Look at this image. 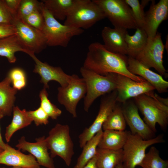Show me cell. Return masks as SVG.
Here are the masks:
<instances>
[{
    "instance_id": "9a60e30c",
    "label": "cell",
    "mask_w": 168,
    "mask_h": 168,
    "mask_svg": "<svg viewBox=\"0 0 168 168\" xmlns=\"http://www.w3.org/2000/svg\"><path fill=\"white\" fill-rule=\"evenodd\" d=\"M35 61L34 72L38 73L41 77L40 82L44 84V88H49V82L51 81L58 82L61 87L66 86L69 82L71 75L65 73L59 67H53L40 60L35 54L30 56Z\"/></svg>"
},
{
    "instance_id": "8fae6325",
    "label": "cell",
    "mask_w": 168,
    "mask_h": 168,
    "mask_svg": "<svg viewBox=\"0 0 168 168\" xmlns=\"http://www.w3.org/2000/svg\"><path fill=\"white\" fill-rule=\"evenodd\" d=\"M12 24L15 27L16 35L18 40L30 53H39L47 46L46 39L42 31L16 17H13Z\"/></svg>"
},
{
    "instance_id": "4dcf8cb0",
    "label": "cell",
    "mask_w": 168,
    "mask_h": 168,
    "mask_svg": "<svg viewBox=\"0 0 168 168\" xmlns=\"http://www.w3.org/2000/svg\"><path fill=\"white\" fill-rule=\"evenodd\" d=\"M48 94L46 89L44 88L40 92V107L53 119H56L62 114V111L52 103L48 98Z\"/></svg>"
},
{
    "instance_id": "2e32d148",
    "label": "cell",
    "mask_w": 168,
    "mask_h": 168,
    "mask_svg": "<svg viewBox=\"0 0 168 168\" xmlns=\"http://www.w3.org/2000/svg\"><path fill=\"white\" fill-rule=\"evenodd\" d=\"M35 140V142H30L27 141L24 137H22L19 140L16 147L19 150L30 152L36 158L40 165L47 168H56L48 152L45 137H41Z\"/></svg>"
},
{
    "instance_id": "d6a6232c",
    "label": "cell",
    "mask_w": 168,
    "mask_h": 168,
    "mask_svg": "<svg viewBox=\"0 0 168 168\" xmlns=\"http://www.w3.org/2000/svg\"><path fill=\"white\" fill-rule=\"evenodd\" d=\"M124 1L130 7L138 27L144 30L145 18L144 7L138 0H124Z\"/></svg>"
},
{
    "instance_id": "1f68e13d",
    "label": "cell",
    "mask_w": 168,
    "mask_h": 168,
    "mask_svg": "<svg viewBox=\"0 0 168 168\" xmlns=\"http://www.w3.org/2000/svg\"><path fill=\"white\" fill-rule=\"evenodd\" d=\"M41 5V2L37 0H21L16 15L14 17L23 20L35 11L40 10Z\"/></svg>"
},
{
    "instance_id": "7dc6e473",
    "label": "cell",
    "mask_w": 168,
    "mask_h": 168,
    "mask_svg": "<svg viewBox=\"0 0 168 168\" xmlns=\"http://www.w3.org/2000/svg\"><path fill=\"white\" fill-rule=\"evenodd\" d=\"M166 168H168V167H167Z\"/></svg>"
},
{
    "instance_id": "52a82bcc",
    "label": "cell",
    "mask_w": 168,
    "mask_h": 168,
    "mask_svg": "<svg viewBox=\"0 0 168 168\" xmlns=\"http://www.w3.org/2000/svg\"><path fill=\"white\" fill-rule=\"evenodd\" d=\"M105 18L103 10L93 0H81L67 16L64 24L86 29Z\"/></svg>"
},
{
    "instance_id": "d6986e66",
    "label": "cell",
    "mask_w": 168,
    "mask_h": 168,
    "mask_svg": "<svg viewBox=\"0 0 168 168\" xmlns=\"http://www.w3.org/2000/svg\"><path fill=\"white\" fill-rule=\"evenodd\" d=\"M0 164L23 168H39L40 166L32 155L25 154L8 144L0 153Z\"/></svg>"
},
{
    "instance_id": "603a6c76",
    "label": "cell",
    "mask_w": 168,
    "mask_h": 168,
    "mask_svg": "<svg viewBox=\"0 0 168 168\" xmlns=\"http://www.w3.org/2000/svg\"><path fill=\"white\" fill-rule=\"evenodd\" d=\"M22 52L30 56L31 54L27 50L18 40L16 34L0 39V56L6 58L11 63L16 62L15 54Z\"/></svg>"
},
{
    "instance_id": "e575fe53",
    "label": "cell",
    "mask_w": 168,
    "mask_h": 168,
    "mask_svg": "<svg viewBox=\"0 0 168 168\" xmlns=\"http://www.w3.org/2000/svg\"><path fill=\"white\" fill-rule=\"evenodd\" d=\"M22 20L30 26L42 31L44 20L41 9L33 12Z\"/></svg>"
},
{
    "instance_id": "8d00e7d4",
    "label": "cell",
    "mask_w": 168,
    "mask_h": 168,
    "mask_svg": "<svg viewBox=\"0 0 168 168\" xmlns=\"http://www.w3.org/2000/svg\"><path fill=\"white\" fill-rule=\"evenodd\" d=\"M13 19L3 0H0V23L12 24Z\"/></svg>"
},
{
    "instance_id": "60d3db41",
    "label": "cell",
    "mask_w": 168,
    "mask_h": 168,
    "mask_svg": "<svg viewBox=\"0 0 168 168\" xmlns=\"http://www.w3.org/2000/svg\"><path fill=\"white\" fill-rule=\"evenodd\" d=\"M5 116L2 111L0 110V120ZM7 144L5 143L2 140L0 131V149L4 150L7 147Z\"/></svg>"
},
{
    "instance_id": "9c48e42d",
    "label": "cell",
    "mask_w": 168,
    "mask_h": 168,
    "mask_svg": "<svg viewBox=\"0 0 168 168\" xmlns=\"http://www.w3.org/2000/svg\"><path fill=\"white\" fill-rule=\"evenodd\" d=\"M165 48L161 34L157 32L154 37H148L145 47L135 58L147 68H154L160 75L167 78L168 73L163 65Z\"/></svg>"
},
{
    "instance_id": "4fadbf2b",
    "label": "cell",
    "mask_w": 168,
    "mask_h": 168,
    "mask_svg": "<svg viewBox=\"0 0 168 168\" xmlns=\"http://www.w3.org/2000/svg\"><path fill=\"white\" fill-rule=\"evenodd\" d=\"M117 102L122 104L131 98L153 91L155 88L147 81L138 82L120 74L115 73Z\"/></svg>"
},
{
    "instance_id": "f546056e",
    "label": "cell",
    "mask_w": 168,
    "mask_h": 168,
    "mask_svg": "<svg viewBox=\"0 0 168 168\" xmlns=\"http://www.w3.org/2000/svg\"><path fill=\"white\" fill-rule=\"evenodd\" d=\"M138 166L142 168H166L168 161L162 159L158 150L155 147H151L142 161Z\"/></svg>"
},
{
    "instance_id": "836d02e7",
    "label": "cell",
    "mask_w": 168,
    "mask_h": 168,
    "mask_svg": "<svg viewBox=\"0 0 168 168\" xmlns=\"http://www.w3.org/2000/svg\"><path fill=\"white\" fill-rule=\"evenodd\" d=\"M10 78L13 87L16 90L23 88L26 84V73L22 69L16 68L11 70L7 75Z\"/></svg>"
},
{
    "instance_id": "74e56055",
    "label": "cell",
    "mask_w": 168,
    "mask_h": 168,
    "mask_svg": "<svg viewBox=\"0 0 168 168\" xmlns=\"http://www.w3.org/2000/svg\"><path fill=\"white\" fill-rule=\"evenodd\" d=\"M16 34L13 25L10 23H0V39Z\"/></svg>"
},
{
    "instance_id": "7c38bea8",
    "label": "cell",
    "mask_w": 168,
    "mask_h": 168,
    "mask_svg": "<svg viewBox=\"0 0 168 168\" xmlns=\"http://www.w3.org/2000/svg\"><path fill=\"white\" fill-rule=\"evenodd\" d=\"M117 95L116 90L103 96L98 113L94 122L79 136V142L81 148H82L88 141L102 129L103 124L117 103Z\"/></svg>"
},
{
    "instance_id": "8992f818",
    "label": "cell",
    "mask_w": 168,
    "mask_h": 168,
    "mask_svg": "<svg viewBox=\"0 0 168 168\" xmlns=\"http://www.w3.org/2000/svg\"><path fill=\"white\" fill-rule=\"evenodd\" d=\"M165 142L164 135L159 134L154 138L147 140L139 136L127 131V136L122 148L123 168H135L142 161L147 147L152 145Z\"/></svg>"
},
{
    "instance_id": "484cf974",
    "label": "cell",
    "mask_w": 168,
    "mask_h": 168,
    "mask_svg": "<svg viewBox=\"0 0 168 168\" xmlns=\"http://www.w3.org/2000/svg\"><path fill=\"white\" fill-rule=\"evenodd\" d=\"M12 121L6 128L5 138L9 142L14 133L18 130L30 125L32 121L29 117L27 111L21 110L17 106H14Z\"/></svg>"
},
{
    "instance_id": "277c9868",
    "label": "cell",
    "mask_w": 168,
    "mask_h": 168,
    "mask_svg": "<svg viewBox=\"0 0 168 168\" xmlns=\"http://www.w3.org/2000/svg\"><path fill=\"white\" fill-rule=\"evenodd\" d=\"M41 2V10L44 20L42 30L47 46H67L71 39L84 32L83 29L62 24L55 19Z\"/></svg>"
},
{
    "instance_id": "f6af8a7d",
    "label": "cell",
    "mask_w": 168,
    "mask_h": 168,
    "mask_svg": "<svg viewBox=\"0 0 168 168\" xmlns=\"http://www.w3.org/2000/svg\"><path fill=\"white\" fill-rule=\"evenodd\" d=\"M21 168V167H14L13 168Z\"/></svg>"
},
{
    "instance_id": "7bdbcfd3",
    "label": "cell",
    "mask_w": 168,
    "mask_h": 168,
    "mask_svg": "<svg viewBox=\"0 0 168 168\" xmlns=\"http://www.w3.org/2000/svg\"><path fill=\"white\" fill-rule=\"evenodd\" d=\"M150 1L149 0H142L140 3L144 7Z\"/></svg>"
},
{
    "instance_id": "bcb514c9",
    "label": "cell",
    "mask_w": 168,
    "mask_h": 168,
    "mask_svg": "<svg viewBox=\"0 0 168 168\" xmlns=\"http://www.w3.org/2000/svg\"><path fill=\"white\" fill-rule=\"evenodd\" d=\"M3 151V150L0 149V153H1Z\"/></svg>"
},
{
    "instance_id": "6da1fadb",
    "label": "cell",
    "mask_w": 168,
    "mask_h": 168,
    "mask_svg": "<svg viewBox=\"0 0 168 168\" xmlns=\"http://www.w3.org/2000/svg\"><path fill=\"white\" fill-rule=\"evenodd\" d=\"M128 57L108 50L103 44L96 42L91 44L83 66L102 75L110 73L120 74L138 82L146 80L131 73L127 68Z\"/></svg>"
},
{
    "instance_id": "4316f807",
    "label": "cell",
    "mask_w": 168,
    "mask_h": 168,
    "mask_svg": "<svg viewBox=\"0 0 168 168\" xmlns=\"http://www.w3.org/2000/svg\"><path fill=\"white\" fill-rule=\"evenodd\" d=\"M96 156L97 168H115L122 162L123 150L112 151L97 147Z\"/></svg>"
},
{
    "instance_id": "ffe728a7",
    "label": "cell",
    "mask_w": 168,
    "mask_h": 168,
    "mask_svg": "<svg viewBox=\"0 0 168 168\" xmlns=\"http://www.w3.org/2000/svg\"><path fill=\"white\" fill-rule=\"evenodd\" d=\"M127 32V30L123 29L104 27L101 33L104 47L111 52L126 55L127 49L125 36Z\"/></svg>"
},
{
    "instance_id": "83f0119b",
    "label": "cell",
    "mask_w": 168,
    "mask_h": 168,
    "mask_svg": "<svg viewBox=\"0 0 168 168\" xmlns=\"http://www.w3.org/2000/svg\"><path fill=\"white\" fill-rule=\"evenodd\" d=\"M103 133L102 129L86 142L83 147L82 152L73 168H83L96 155Z\"/></svg>"
},
{
    "instance_id": "ba28073f",
    "label": "cell",
    "mask_w": 168,
    "mask_h": 168,
    "mask_svg": "<svg viewBox=\"0 0 168 168\" xmlns=\"http://www.w3.org/2000/svg\"><path fill=\"white\" fill-rule=\"evenodd\" d=\"M103 10L114 28L126 30L138 27L131 9L124 0H93Z\"/></svg>"
},
{
    "instance_id": "cb8c5ba5",
    "label": "cell",
    "mask_w": 168,
    "mask_h": 168,
    "mask_svg": "<svg viewBox=\"0 0 168 168\" xmlns=\"http://www.w3.org/2000/svg\"><path fill=\"white\" fill-rule=\"evenodd\" d=\"M10 78L7 76L0 82V110L5 116L10 115L14 106L16 89L11 86Z\"/></svg>"
},
{
    "instance_id": "5b68a950",
    "label": "cell",
    "mask_w": 168,
    "mask_h": 168,
    "mask_svg": "<svg viewBox=\"0 0 168 168\" xmlns=\"http://www.w3.org/2000/svg\"><path fill=\"white\" fill-rule=\"evenodd\" d=\"M45 140L51 157L53 158L58 156L69 166L74 152L69 126L57 124L49 131Z\"/></svg>"
},
{
    "instance_id": "ee69618b",
    "label": "cell",
    "mask_w": 168,
    "mask_h": 168,
    "mask_svg": "<svg viewBox=\"0 0 168 168\" xmlns=\"http://www.w3.org/2000/svg\"><path fill=\"white\" fill-rule=\"evenodd\" d=\"M115 168H123L122 162L118 164L115 167Z\"/></svg>"
},
{
    "instance_id": "f1b7e54d",
    "label": "cell",
    "mask_w": 168,
    "mask_h": 168,
    "mask_svg": "<svg viewBox=\"0 0 168 168\" xmlns=\"http://www.w3.org/2000/svg\"><path fill=\"white\" fill-rule=\"evenodd\" d=\"M126 124L122 106L117 103L103 124L102 129L104 131L111 130L124 131Z\"/></svg>"
},
{
    "instance_id": "30bf717a",
    "label": "cell",
    "mask_w": 168,
    "mask_h": 168,
    "mask_svg": "<svg viewBox=\"0 0 168 168\" xmlns=\"http://www.w3.org/2000/svg\"><path fill=\"white\" fill-rule=\"evenodd\" d=\"M86 91L84 79L76 74H72L66 86L58 88V101L73 118H76L77 104L82 99L84 98Z\"/></svg>"
},
{
    "instance_id": "5bb4252c",
    "label": "cell",
    "mask_w": 168,
    "mask_h": 168,
    "mask_svg": "<svg viewBox=\"0 0 168 168\" xmlns=\"http://www.w3.org/2000/svg\"><path fill=\"white\" fill-rule=\"evenodd\" d=\"M123 104L122 106L123 112L130 132L132 134L139 136L145 140L155 137V133L141 118L138 108L135 103L127 101Z\"/></svg>"
},
{
    "instance_id": "ac0fdd59",
    "label": "cell",
    "mask_w": 168,
    "mask_h": 168,
    "mask_svg": "<svg viewBox=\"0 0 168 168\" xmlns=\"http://www.w3.org/2000/svg\"><path fill=\"white\" fill-rule=\"evenodd\" d=\"M168 17V0H160L156 3L154 0L145 13L144 30L148 37H154L161 23Z\"/></svg>"
},
{
    "instance_id": "3957f363",
    "label": "cell",
    "mask_w": 168,
    "mask_h": 168,
    "mask_svg": "<svg viewBox=\"0 0 168 168\" xmlns=\"http://www.w3.org/2000/svg\"><path fill=\"white\" fill-rule=\"evenodd\" d=\"M153 91L134 98L135 103L142 115L143 121L155 133L157 123L166 131L168 124V106L159 101Z\"/></svg>"
},
{
    "instance_id": "7a4b0ae2",
    "label": "cell",
    "mask_w": 168,
    "mask_h": 168,
    "mask_svg": "<svg viewBox=\"0 0 168 168\" xmlns=\"http://www.w3.org/2000/svg\"><path fill=\"white\" fill-rule=\"evenodd\" d=\"M80 72L86 86V93L83 104L84 109L87 112L98 97L116 90L115 73H110L102 75L83 66L80 68Z\"/></svg>"
},
{
    "instance_id": "7402d4cb",
    "label": "cell",
    "mask_w": 168,
    "mask_h": 168,
    "mask_svg": "<svg viewBox=\"0 0 168 168\" xmlns=\"http://www.w3.org/2000/svg\"><path fill=\"white\" fill-rule=\"evenodd\" d=\"M127 136V131L104 130L97 147L112 151L122 149Z\"/></svg>"
},
{
    "instance_id": "f35d334b",
    "label": "cell",
    "mask_w": 168,
    "mask_h": 168,
    "mask_svg": "<svg viewBox=\"0 0 168 168\" xmlns=\"http://www.w3.org/2000/svg\"><path fill=\"white\" fill-rule=\"evenodd\" d=\"M7 8L13 17L17 14L21 0H3Z\"/></svg>"
},
{
    "instance_id": "d4e9b609",
    "label": "cell",
    "mask_w": 168,
    "mask_h": 168,
    "mask_svg": "<svg viewBox=\"0 0 168 168\" xmlns=\"http://www.w3.org/2000/svg\"><path fill=\"white\" fill-rule=\"evenodd\" d=\"M148 39V36L144 30L138 27L133 35H130L128 32L126 33L125 40L128 56L135 58L145 47Z\"/></svg>"
},
{
    "instance_id": "d590c367",
    "label": "cell",
    "mask_w": 168,
    "mask_h": 168,
    "mask_svg": "<svg viewBox=\"0 0 168 168\" xmlns=\"http://www.w3.org/2000/svg\"><path fill=\"white\" fill-rule=\"evenodd\" d=\"M27 113L37 126L46 125L49 123V116L40 106L35 110L27 111Z\"/></svg>"
},
{
    "instance_id": "ab89813d",
    "label": "cell",
    "mask_w": 168,
    "mask_h": 168,
    "mask_svg": "<svg viewBox=\"0 0 168 168\" xmlns=\"http://www.w3.org/2000/svg\"><path fill=\"white\" fill-rule=\"evenodd\" d=\"M96 155L83 168H97L96 165Z\"/></svg>"
},
{
    "instance_id": "44dd1931",
    "label": "cell",
    "mask_w": 168,
    "mask_h": 168,
    "mask_svg": "<svg viewBox=\"0 0 168 168\" xmlns=\"http://www.w3.org/2000/svg\"><path fill=\"white\" fill-rule=\"evenodd\" d=\"M81 0H43L44 7L56 20H65Z\"/></svg>"
},
{
    "instance_id": "e0dca14e",
    "label": "cell",
    "mask_w": 168,
    "mask_h": 168,
    "mask_svg": "<svg viewBox=\"0 0 168 168\" xmlns=\"http://www.w3.org/2000/svg\"><path fill=\"white\" fill-rule=\"evenodd\" d=\"M127 68L133 75L141 77L153 86L159 93L168 91V82L162 76L151 70L136 59L128 57Z\"/></svg>"
},
{
    "instance_id": "b9f144b4",
    "label": "cell",
    "mask_w": 168,
    "mask_h": 168,
    "mask_svg": "<svg viewBox=\"0 0 168 168\" xmlns=\"http://www.w3.org/2000/svg\"><path fill=\"white\" fill-rule=\"evenodd\" d=\"M154 95L156 98L160 102L168 106V99L160 97L156 93H154Z\"/></svg>"
},
{
    "instance_id": "c3c4849f",
    "label": "cell",
    "mask_w": 168,
    "mask_h": 168,
    "mask_svg": "<svg viewBox=\"0 0 168 168\" xmlns=\"http://www.w3.org/2000/svg\"></svg>"
}]
</instances>
